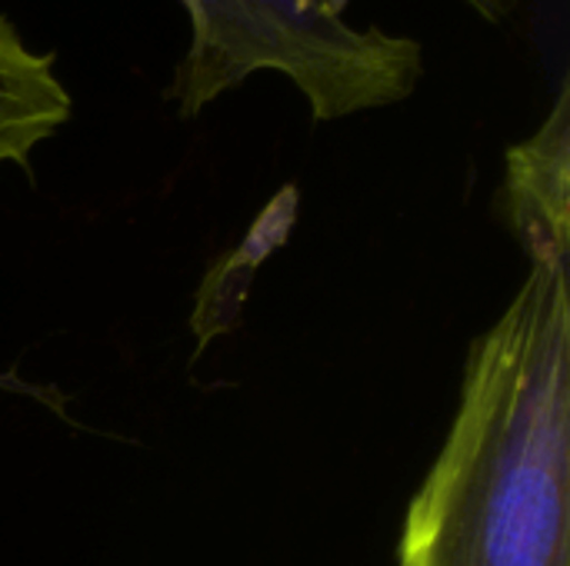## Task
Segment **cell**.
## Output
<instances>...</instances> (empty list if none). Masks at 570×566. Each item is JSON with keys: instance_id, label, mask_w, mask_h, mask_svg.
Instances as JSON below:
<instances>
[{"instance_id": "1", "label": "cell", "mask_w": 570, "mask_h": 566, "mask_svg": "<svg viewBox=\"0 0 570 566\" xmlns=\"http://www.w3.org/2000/svg\"><path fill=\"white\" fill-rule=\"evenodd\" d=\"M514 234L528 277L468 357L397 566H570V224Z\"/></svg>"}, {"instance_id": "2", "label": "cell", "mask_w": 570, "mask_h": 566, "mask_svg": "<svg viewBox=\"0 0 570 566\" xmlns=\"http://www.w3.org/2000/svg\"><path fill=\"white\" fill-rule=\"evenodd\" d=\"M187 50L167 87L180 117L204 113L254 73L287 77L317 123L407 100L424 77V47L384 27H357L354 0H180Z\"/></svg>"}, {"instance_id": "3", "label": "cell", "mask_w": 570, "mask_h": 566, "mask_svg": "<svg viewBox=\"0 0 570 566\" xmlns=\"http://www.w3.org/2000/svg\"><path fill=\"white\" fill-rule=\"evenodd\" d=\"M73 113L70 90L57 77V57L33 50L10 17H0V167H27Z\"/></svg>"}, {"instance_id": "4", "label": "cell", "mask_w": 570, "mask_h": 566, "mask_svg": "<svg viewBox=\"0 0 570 566\" xmlns=\"http://www.w3.org/2000/svg\"><path fill=\"white\" fill-rule=\"evenodd\" d=\"M458 3L468 7L484 23H508L521 7V0H458Z\"/></svg>"}]
</instances>
